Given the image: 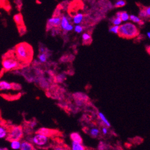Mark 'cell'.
Here are the masks:
<instances>
[{"label":"cell","mask_w":150,"mask_h":150,"mask_svg":"<svg viewBox=\"0 0 150 150\" xmlns=\"http://www.w3.org/2000/svg\"><path fill=\"white\" fill-rule=\"evenodd\" d=\"M14 54L20 62L28 63L33 57V47L26 42L19 43L14 49Z\"/></svg>","instance_id":"obj_1"},{"label":"cell","mask_w":150,"mask_h":150,"mask_svg":"<svg viewBox=\"0 0 150 150\" xmlns=\"http://www.w3.org/2000/svg\"><path fill=\"white\" fill-rule=\"evenodd\" d=\"M139 35V29L131 22H126L120 25L118 35L122 38L131 39Z\"/></svg>","instance_id":"obj_2"},{"label":"cell","mask_w":150,"mask_h":150,"mask_svg":"<svg viewBox=\"0 0 150 150\" xmlns=\"http://www.w3.org/2000/svg\"><path fill=\"white\" fill-rule=\"evenodd\" d=\"M23 136V128L20 126H12L8 129L7 140L10 142L13 140H21Z\"/></svg>","instance_id":"obj_3"},{"label":"cell","mask_w":150,"mask_h":150,"mask_svg":"<svg viewBox=\"0 0 150 150\" xmlns=\"http://www.w3.org/2000/svg\"><path fill=\"white\" fill-rule=\"evenodd\" d=\"M19 60L11 56L5 57L2 61V67L5 71H11L19 67Z\"/></svg>","instance_id":"obj_4"},{"label":"cell","mask_w":150,"mask_h":150,"mask_svg":"<svg viewBox=\"0 0 150 150\" xmlns=\"http://www.w3.org/2000/svg\"><path fill=\"white\" fill-rule=\"evenodd\" d=\"M31 142L35 145L42 147L49 142V137L39 133H37L31 138Z\"/></svg>","instance_id":"obj_5"},{"label":"cell","mask_w":150,"mask_h":150,"mask_svg":"<svg viewBox=\"0 0 150 150\" xmlns=\"http://www.w3.org/2000/svg\"><path fill=\"white\" fill-rule=\"evenodd\" d=\"M61 20L62 17L59 16V15H56V16H54L53 18L49 19L47 21V30L52 29L53 28H58L59 26H61Z\"/></svg>","instance_id":"obj_6"},{"label":"cell","mask_w":150,"mask_h":150,"mask_svg":"<svg viewBox=\"0 0 150 150\" xmlns=\"http://www.w3.org/2000/svg\"><path fill=\"white\" fill-rule=\"evenodd\" d=\"M61 28L62 30H64V31L66 32L71 31L72 30L74 29L73 25L71 23H70L69 19L67 16H65V15H63L62 16Z\"/></svg>","instance_id":"obj_7"},{"label":"cell","mask_w":150,"mask_h":150,"mask_svg":"<svg viewBox=\"0 0 150 150\" xmlns=\"http://www.w3.org/2000/svg\"><path fill=\"white\" fill-rule=\"evenodd\" d=\"M37 133H39L42 134H44V135H46L48 137H50L52 136L53 134L56 133V131L54 130L47 129V128L42 127V128L38 129V130L37 131Z\"/></svg>","instance_id":"obj_8"},{"label":"cell","mask_w":150,"mask_h":150,"mask_svg":"<svg viewBox=\"0 0 150 150\" xmlns=\"http://www.w3.org/2000/svg\"><path fill=\"white\" fill-rule=\"evenodd\" d=\"M13 88V84L6 81H1L0 82V89H1V91H8V90Z\"/></svg>","instance_id":"obj_9"},{"label":"cell","mask_w":150,"mask_h":150,"mask_svg":"<svg viewBox=\"0 0 150 150\" xmlns=\"http://www.w3.org/2000/svg\"><path fill=\"white\" fill-rule=\"evenodd\" d=\"M70 138L72 141L83 143V139L81 136L77 132H73L70 134Z\"/></svg>","instance_id":"obj_10"},{"label":"cell","mask_w":150,"mask_h":150,"mask_svg":"<svg viewBox=\"0 0 150 150\" xmlns=\"http://www.w3.org/2000/svg\"><path fill=\"white\" fill-rule=\"evenodd\" d=\"M35 148H34V145L30 143L29 141H23L22 142L21 144V150H33L35 149Z\"/></svg>","instance_id":"obj_11"},{"label":"cell","mask_w":150,"mask_h":150,"mask_svg":"<svg viewBox=\"0 0 150 150\" xmlns=\"http://www.w3.org/2000/svg\"><path fill=\"white\" fill-rule=\"evenodd\" d=\"M84 19V16L81 13H79L76 14L73 18V23L76 25L80 24Z\"/></svg>","instance_id":"obj_12"},{"label":"cell","mask_w":150,"mask_h":150,"mask_svg":"<svg viewBox=\"0 0 150 150\" xmlns=\"http://www.w3.org/2000/svg\"><path fill=\"white\" fill-rule=\"evenodd\" d=\"M71 149L72 150H84L85 146L83 145V143L72 141L71 144Z\"/></svg>","instance_id":"obj_13"},{"label":"cell","mask_w":150,"mask_h":150,"mask_svg":"<svg viewBox=\"0 0 150 150\" xmlns=\"http://www.w3.org/2000/svg\"><path fill=\"white\" fill-rule=\"evenodd\" d=\"M130 20L133 23H136L141 26L144 24V21L139 16H137L135 15H130Z\"/></svg>","instance_id":"obj_14"},{"label":"cell","mask_w":150,"mask_h":150,"mask_svg":"<svg viewBox=\"0 0 150 150\" xmlns=\"http://www.w3.org/2000/svg\"><path fill=\"white\" fill-rule=\"evenodd\" d=\"M22 142L21 140H13L10 141V147L13 149H21Z\"/></svg>","instance_id":"obj_15"},{"label":"cell","mask_w":150,"mask_h":150,"mask_svg":"<svg viewBox=\"0 0 150 150\" xmlns=\"http://www.w3.org/2000/svg\"><path fill=\"white\" fill-rule=\"evenodd\" d=\"M98 114V117H99V119L100 120L101 122L103 123V124H104L106 126L110 127L111 126V124H110V123L109 122V121L107 120V118L105 117V115L101 112H99Z\"/></svg>","instance_id":"obj_16"},{"label":"cell","mask_w":150,"mask_h":150,"mask_svg":"<svg viewBox=\"0 0 150 150\" xmlns=\"http://www.w3.org/2000/svg\"><path fill=\"white\" fill-rule=\"evenodd\" d=\"M88 133L90 134V135H91V137H92L93 138H96L99 135L100 130L98 127H94L89 130Z\"/></svg>","instance_id":"obj_17"},{"label":"cell","mask_w":150,"mask_h":150,"mask_svg":"<svg viewBox=\"0 0 150 150\" xmlns=\"http://www.w3.org/2000/svg\"><path fill=\"white\" fill-rule=\"evenodd\" d=\"M46 52H40V54L38 55V60L41 63H45V62H46L47 61L49 55Z\"/></svg>","instance_id":"obj_18"},{"label":"cell","mask_w":150,"mask_h":150,"mask_svg":"<svg viewBox=\"0 0 150 150\" xmlns=\"http://www.w3.org/2000/svg\"><path fill=\"white\" fill-rule=\"evenodd\" d=\"M14 21L16 22V23H17V25L19 26V27L21 25L22 26H24L23 24V20L22 18V16H21V14H16L14 16Z\"/></svg>","instance_id":"obj_19"},{"label":"cell","mask_w":150,"mask_h":150,"mask_svg":"<svg viewBox=\"0 0 150 150\" xmlns=\"http://www.w3.org/2000/svg\"><path fill=\"white\" fill-rule=\"evenodd\" d=\"M8 134V129H7L5 127H0V138L3 139L7 137Z\"/></svg>","instance_id":"obj_20"},{"label":"cell","mask_w":150,"mask_h":150,"mask_svg":"<svg viewBox=\"0 0 150 150\" xmlns=\"http://www.w3.org/2000/svg\"><path fill=\"white\" fill-rule=\"evenodd\" d=\"M82 39L83 40V42H84L86 44L88 43H91V42L92 41V37L91 35V34H89L88 33H84L82 35Z\"/></svg>","instance_id":"obj_21"},{"label":"cell","mask_w":150,"mask_h":150,"mask_svg":"<svg viewBox=\"0 0 150 150\" xmlns=\"http://www.w3.org/2000/svg\"><path fill=\"white\" fill-rule=\"evenodd\" d=\"M120 18L123 22H127L130 20V16L126 11H120Z\"/></svg>","instance_id":"obj_22"},{"label":"cell","mask_w":150,"mask_h":150,"mask_svg":"<svg viewBox=\"0 0 150 150\" xmlns=\"http://www.w3.org/2000/svg\"><path fill=\"white\" fill-rule=\"evenodd\" d=\"M126 4V2L125 0H117V1L115 2L114 4V6L116 8H119V7H123L125 6Z\"/></svg>","instance_id":"obj_23"},{"label":"cell","mask_w":150,"mask_h":150,"mask_svg":"<svg viewBox=\"0 0 150 150\" xmlns=\"http://www.w3.org/2000/svg\"><path fill=\"white\" fill-rule=\"evenodd\" d=\"M119 30H120V25H114L112 26H111L109 31L110 33L115 34H118L119 33Z\"/></svg>","instance_id":"obj_24"},{"label":"cell","mask_w":150,"mask_h":150,"mask_svg":"<svg viewBox=\"0 0 150 150\" xmlns=\"http://www.w3.org/2000/svg\"><path fill=\"white\" fill-rule=\"evenodd\" d=\"M122 22L123 21H122L120 17H118V16H116L112 20V23L114 25H120L122 24Z\"/></svg>","instance_id":"obj_25"},{"label":"cell","mask_w":150,"mask_h":150,"mask_svg":"<svg viewBox=\"0 0 150 150\" xmlns=\"http://www.w3.org/2000/svg\"><path fill=\"white\" fill-rule=\"evenodd\" d=\"M74 31L77 33H82V31H83V28L81 25H80V24L79 25H76V26L74 27Z\"/></svg>","instance_id":"obj_26"},{"label":"cell","mask_w":150,"mask_h":150,"mask_svg":"<svg viewBox=\"0 0 150 150\" xmlns=\"http://www.w3.org/2000/svg\"><path fill=\"white\" fill-rule=\"evenodd\" d=\"M65 79V76L62 74H59L56 77V81L57 83H61Z\"/></svg>","instance_id":"obj_27"},{"label":"cell","mask_w":150,"mask_h":150,"mask_svg":"<svg viewBox=\"0 0 150 150\" xmlns=\"http://www.w3.org/2000/svg\"><path fill=\"white\" fill-rule=\"evenodd\" d=\"M144 8L146 11V13L147 14L148 19H150V6H148V7L144 6Z\"/></svg>","instance_id":"obj_28"},{"label":"cell","mask_w":150,"mask_h":150,"mask_svg":"<svg viewBox=\"0 0 150 150\" xmlns=\"http://www.w3.org/2000/svg\"><path fill=\"white\" fill-rule=\"evenodd\" d=\"M108 132V129L107 127H104L102 128V133L103 134H107Z\"/></svg>","instance_id":"obj_29"},{"label":"cell","mask_w":150,"mask_h":150,"mask_svg":"<svg viewBox=\"0 0 150 150\" xmlns=\"http://www.w3.org/2000/svg\"><path fill=\"white\" fill-rule=\"evenodd\" d=\"M37 122H31L29 124V126L31 129H34L37 126Z\"/></svg>","instance_id":"obj_30"},{"label":"cell","mask_w":150,"mask_h":150,"mask_svg":"<svg viewBox=\"0 0 150 150\" xmlns=\"http://www.w3.org/2000/svg\"><path fill=\"white\" fill-rule=\"evenodd\" d=\"M146 35H147V37H148V38L149 39H150V32H148Z\"/></svg>","instance_id":"obj_31"},{"label":"cell","mask_w":150,"mask_h":150,"mask_svg":"<svg viewBox=\"0 0 150 150\" xmlns=\"http://www.w3.org/2000/svg\"><path fill=\"white\" fill-rule=\"evenodd\" d=\"M0 149H7V148H0Z\"/></svg>","instance_id":"obj_32"}]
</instances>
